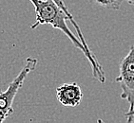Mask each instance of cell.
Wrapping results in <instances>:
<instances>
[{
  "instance_id": "cell-3",
  "label": "cell",
  "mask_w": 134,
  "mask_h": 123,
  "mask_svg": "<svg viewBox=\"0 0 134 123\" xmlns=\"http://www.w3.org/2000/svg\"><path fill=\"white\" fill-rule=\"evenodd\" d=\"M115 82L122 89L121 99L129 103V112L134 109V45L119 64V76Z\"/></svg>"
},
{
  "instance_id": "cell-1",
  "label": "cell",
  "mask_w": 134,
  "mask_h": 123,
  "mask_svg": "<svg viewBox=\"0 0 134 123\" xmlns=\"http://www.w3.org/2000/svg\"><path fill=\"white\" fill-rule=\"evenodd\" d=\"M30 1L34 5L36 15L35 22L31 25V29H34L41 25H49L52 28L61 30L71 41L75 47L80 49L86 58L88 60L90 66L92 68L93 78L102 83L106 82V73L104 71L102 65L98 60L96 59L94 54L88 51L81 43L80 39L77 38L71 32L67 24L69 17L64 10L52 0H30Z\"/></svg>"
},
{
  "instance_id": "cell-6",
  "label": "cell",
  "mask_w": 134,
  "mask_h": 123,
  "mask_svg": "<svg viewBox=\"0 0 134 123\" xmlns=\"http://www.w3.org/2000/svg\"><path fill=\"white\" fill-rule=\"evenodd\" d=\"M88 1L105 9L113 10H120L122 4L124 2V0H88Z\"/></svg>"
},
{
  "instance_id": "cell-7",
  "label": "cell",
  "mask_w": 134,
  "mask_h": 123,
  "mask_svg": "<svg viewBox=\"0 0 134 123\" xmlns=\"http://www.w3.org/2000/svg\"><path fill=\"white\" fill-rule=\"evenodd\" d=\"M125 115L126 116V118H127V122H132V121H134V109L132 111H127L126 114H125Z\"/></svg>"
},
{
  "instance_id": "cell-5",
  "label": "cell",
  "mask_w": 134,
  "mask_h": 123,
  "mask_svg": "<svg viewBox=\"0 0 134 123\" xmlns=\"http://www.w3.org/2000/svg\"><path fill=\"white\" fill-rule=\"evenodd\" d=\"M52 1L56 3L57 5L59 6L60 8L62 9V10L65 11V13H66V14L68 15V17H69V21H70V23H71L72 25H73V27H74L75 29H76V31H77L78 37H79V39H80L81 43H82V44L84 45V46H85L86 48L88 49V51L92 52V51H91V50L90 49V47H88V44H87V42H86L85 37H84V35H83V33H82V31H81L80 28H79V26L77 25V23H76V21H75L74 19H73V16L71 15V13H70V10H68L67 6L65 5V3L63 2V0H52Z\"/></svg>"
},
{
  "instance_id": "cell-8",
  "label": "cell",
  "mask_w": 134,
  "mask_h": 123,
  "mask_svg": "<svg viewBox=\"0 0 134 123\" xmlns=\"http://www.w3.org/2000/svg\"><path fill=\"white\" fill-rule=\"evenodd\" d=\"M126 1H127V3H129V5L134 6V0H126Z\"/></svg>"
},
{
  "instance_id": "cell-4",
  "label": "cell",
  "mask_w": 134,
  "mask_h": 123,
  "mask_svg": "<svg viewBox=\"0 0 134 123\" xmlns=\"http://www.w3.org/2000/svg\"><path fill=\"white\" fill-rule=\"evenodd\" d=\"M57 100L62 105L76 107L80 104L83 97L81 87L76 83H63L56 88Z\"/></svg>"
},
{
  "instance_id": "cell-2",
  "label": "cell",
  "mask_w": 134,
  "mask_h": 123,
  "mask_svg": "<svg viewBox=\"0 0 134 123\" xmlns=\"http://www.w3.org/2000/svg\"><path fill=\"white\" fill-rule=\"evenodd\" d=\"M37 64H38L37 59L31 57L27 58L24 67L13 82L9 84L7 90L5 91L0 90V123L4 122L10 115L13 114L14 110L13 108V103L18 90L23 85L29 73L35 70Z\"/></svg>"
}]
</instances>
